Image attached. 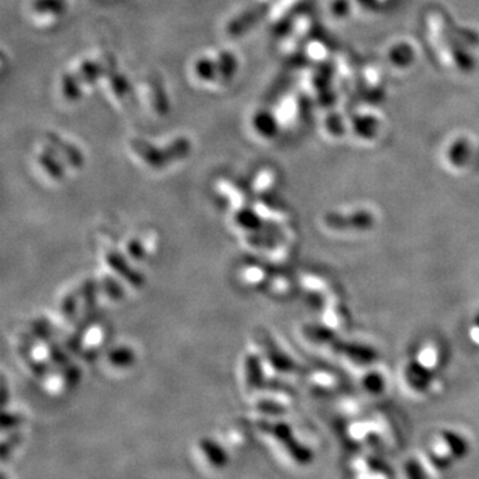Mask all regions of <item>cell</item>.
<instances>
[{"instance_id":"6da1fadb","label":"cell","mask_w":479,"mask_h":479,"mask_svg":"<svg viewBox=\"0 0 479 479\" xmlns=\"http://www.w3.org/2000/svg\"><path fill=\"white\" fill-rule=\"evenodd\" d=\"M401 373L405 385L415 393L422 394L433 386L435 372L430 367L423 365L415 357L406 361Z\"/></svg>"},{"instance_id":"7a4b0ae2","label":"cell","mask_w":479,"mask_h":479,"mask_svg":"<svg viewBox=\"0 0 479 479\" xmlns=\"http://www.w3.org/2000/svg\"><path fill=\"white\" fill-rule=\"evenodd\" d=\"M274 435L280 439V442L285 446L290 456L300 465H308L313 461V453L307 446L301 445L295 439V435L292 433L290 427L284 423L274 425Z\"/></svg>"},{"instance_id":"3957f363","label":"cell","mask_w":479,"mask_h":479,"mask_svg":"<svg viewBox=\"0 0 479 479\" xmlns=\"http://www.w3.org/2000/svg\"><path fill=\"white\" fill-rule=\"evenodd\" d=\"M132 148L150 167L159 168V167H162L168 161V158L165 155V150H160V149L153 147L152 144H149V143L144 141V140H140V138L134 140L132 141Z\"/></svg>"},{"instance_id":"277c9868","label":"cell","mask_w":479,"mask_h":479,"mask_svg":"<svg viewBox=\"0 0 479 479\" xmlns=\"http://www.w3.org/2000/svg\"><path fill=\"white\" fill-rule=\"evenodd\" d=\"M263 11V8H253V10H248L240 13L239 16H236L230 23L227 25V31L230 36L237 37L240 35L245 34L247 30H249L254 22L259 19L260 13Z\"/></svg>"},{"instance_id":"5b68a950","label":"cell","mask_w":479,"mask_h":479,"mask_svg":"<svg viewBox=\"0 0 479 479\" xmlns=\"http://www.w3.org/2000/svg\"><path fill=\"white\" fill-rule=\"evenodd\" d=\"M200 449L206 456V461L215 466V468H223L228 462V454L227 451L212 439H203L200 442Z\"/></svg>"},{"instance_id":"8992f818","label":"cell","mask_w":479,"mask_h":479,"mask_svg":"<svg viewBox=\"0 0 479 479\" xmlns=\"http://www.w3.org/2000/svg\"><path fill=\"white\" fill-rule=\"evenodd\" d=\"M104 73L103 66L97 61H92V60H84L79 64V67L76 69L75 75L79 79L81 84L85 85H93L97 80L100 79V76Z\"/></svg>"},{"instance_id":"52a82bcc","label":"cell","mask_w":479,"mask_h":479,"mask_svg":"<svg viewBox=\"0 0 479 479\" xmlns=\"http://www.w3.org/2000/svg\"><path fill=\"white\" fill-rule=\"evenodd\" d=\"M217 69H218V80L227 83L233 79L237 71V59L228 51H223L217 57Z\"/></svg>"},{"instance_id":"ba28073f","label":"cell","mask_w":479,"mask_h":479,"mask_svg":"<svg viewBox=\"0 0 479 479\" xmlns=\"http://www.w3.org/2000/svg\"><path fill=\"white\" fill-rule=\"evenodd\" d=\"M31 10L37 15L60 16L67 10V0H34Z\"/></svg>"},{"instance_id":"9c48e42d","label":"cell","mask_w":479,"mask_h":479,"mask_svg":"<svg viewBox=\"0 0 479 479\" xmlns=\"http://www.w3.org/2000/svg\"><path fill=\"white\" fill-rule=\"evenodd\" d=\"M194 75L196 78L204 83H211L218 79V69L216 60L209 57H200L194 63Z\"/></svg>"},{"instance_id":"30bf717a","label":"cell","mask_w":479,"mask_h":479,"mask_svg":"<svg viewBox=\"0 0 479 479\" xmlns=\"http://www.w3.org/2000/svg\"><path fill=\"white\" fill-rule=\"evenodd\" d=\"M79 79L76 78V75L72 73H66L61 76L60 79V91L63 97L72 103V102H78L81 96V88H80Z\"/></svg>"},{"instance_id":"8fae6325","label":"cell","mask_w":479,"mask_h":479,"mask_svg":"<svg viewBox=\"0 0 479 479\" xmlns=\"http://www.w3.org/2000/svg\"><path fill=\"white\" fill-rule=\"evenodd\" d=\"M442 439L445 441L446 445L449 446L451 456L462 458L468 454V441L461 434L451 432V430H446L442 433Z\"/></svg>"},{"instance_id":"7c38bea8","label":"cell","mask_w":479,"mask_h":479,"mask_svg":"<svg viewBox=\"0 0 479 479\" xmlns=\"http://www.w3.org/2000/svg\"><path fill=\"white\" fill-rule=\"evenodd\" d=\"M252 123H253L254 129L263 136H273L276 132V123H274L273 117L268 112H259L254 114Z\"/></svg>"},{"instance_id":"4fadbf2b","label":"cell","mask_w":479,"mask_h":479,"mask_svg":"<svg viewBox=\"0 0 479 479\" xmlns=\"http://www.w3.org/2000/svg\"><path fill=\"white\" fill-rule=\"evenodd\" d=\"M108 85H110V91L114 93L116 99H124L131 91V85L128 80L124 76H122L120 73H114V72L110 73Z\"/></svg>"},{"instance_id":"5bb4252c","label":"cell","mask_w":479,"mask_h":479,"mask_svg":"<svg viewBox=\"0 0 479 479\" xmlns=\"http://www.w3.org/2000/svg\"><path fill=\"white\" fill-rule=\"evenodd\" d=\"M150 103L158 114H164L168 112V100L159 83L150 84Z\"/></svg>"},{"instance_id":"9a60e30c","label":"cell","mask_w":479,"mask_h":479,"mask_svg":"<svg viewBox=\"0 0 479 479\" xmlns=\"http://www.w3.org/2000/svg\"><path fill=\"white\" fill-rule=\"evenodd\" d=\"M48 140H49V143H52V146L60 148V150L66 155V158L69 159L72 165H80L81 164V155H80L79 150H76V148L69 146V143H63L57 135H52V134L48 135Z\"/></svg>"},{"instance_id":"2e32d148","label":"cell","mask_w":479,"mask_h":479,"mask_svg":"<svg viewBox=\"0 0 479 479\" xmlns=\"http://www.w3.org/2000/svg\"><path fill=\"white\" fill-rule=\"evenodd\" d=\"M191 148V144L187 138L184 137H179L176 140H173L171 144L165 149V155L168 160L171 159H182L185 155H188Z\"/></svg>"},{"instance_id":"e0dca14e","label":"cell","mask_w":479,"mask_h":479,"mask_svg":"<svg viewBox=\"0 0 479 479\" xmlns=\"http://www.w3.org/2000/svg\"><path fill=\"white\" fill-rule=\"evenodd\" d=\"M406 473H408L409 479H427V477H426L425 473H423L421 465H420L417 461H410V462H408Z\"/></svg>"},{"instance_id":"ac0fdd59","label":"cell","mask_w":479,"mask_h":479,"mask_svg":"<svg viewBox=\"0 0 479 479\" xmlns=\"http://www.w3.org/2000/svg\"><path fill=\"white\" fill-rule=\"evenodd\" d=\"M384 381L378 374H372L369 378H366V388L369 389L372 393H379L384 388Z\"/></svg>"},{"instance_id":"d6986e66","label":"cell","mask_w":479,"mask_h":479,"mask_svg":"<svg viewBox=\"0 0 479 479\" xmlns=\"http://www.w3.org/2000/svg\"><path fill=\"white\" fill-rule=\"evenodd\" d=\"M468 337L471 340V343L474 345H477L479 348V314L473 319L471 325H470V329H468Z\"/></svg>"}]
</instances>
